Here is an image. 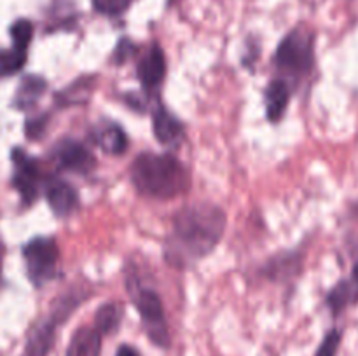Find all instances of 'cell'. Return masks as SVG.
Listing matches in <instances>:
<instances>
[{
	"instance_id": "cb8c5ba5",
	"label": "cell",
	"mask_w": 358,
	"mask_h": 356,
	"mask_svg": "<svg viewBox=\"0 0 358 356\" xmlns=\"http://www.w3.org/2000/svg\"><path fill=\"white\" fill-rule=\"evenodd\" d=\"M115 356H140V353L136 351L133 346H128V344H122L121 348L117 349V353H115Z\"/></svg>"
},
{
	"instance_id": "277c9868",
	"label": "cell",
	"mask_w": 358,
	"mask_h": 356,
	"mask_svg": "<svg viewBox=\"0 0 358 356\" xmlns=\"http://www.w3.org/2000/svg\"><path fill=\"white\" fill-rule=\"evenodd\" d=\"M275 63L283 73L301 79L315 63V35L306 27L290 30L275 51Z\"/></svg>"
},
{
	"instance_id": "9c48e42d",
	"label": "cell",
	"mask_w": 358,
	"mask_h": 356,
	"mask_svg": "<svg viewBox=\"0 0 358 356\" xmlns=\"http://www.w3.org/2000/svg\"><path fill=\"white\" fill-rule=\"evenodd\" d=\"M136 75L145 91H154L161 86L166 75V58L159 45L152 44L143 52L136 65Z\"/></svg>"
},
{
	"instance_id": "d4e9b609",
	"label": "cell",
	"mask_w": 358,
	"mask_h": 356,
	"mask_svg": "<svg viewBox=\"0 0 358 356\" xmlns=\"http://www.w3.org/2000/svg\"><path fill=\"white\" fill-rule=\"evenodd\" d=\"M2 264H3V248L0 244V278H2Z\"/></svg>"
},
{
	"instance_id": "5b68a950",
	"label": "cell",
	"mask_w": 358,
	"mask_h": 356,
	"mask_svg": "<svg viewBox=\"0 0 358 356\" xmlns=\"http://www.w3.org/2000/svg\"><path fill=\"white\" fill-rule=\"evenodd\" d=\"M27 276L35 288H42L56 278L59 262V248L55 237H31L21 250Z\"/></svg>"
},
{
	"instance_id": "4fadbf2b",
	"label": "cell",
	"mask_w": 358,
	"mask_h": 356,
	"mask_svg": "<svg viewBox=\"0 0 358 356\" xmlns=\"http://www.w3.org/2000/svg\"><path fill=\"white\" fill-rule=\"evenodd\" d=\"M45 89H48V82H45L44 77L34 75V73L24 75L17 86L16 93H14L13 107L16 110H30L38 103Z\"/></svg>"
},
{
	"instance_id": "7c38bea8",
	"label": "cell",
	"mask_w": 358,
	"mask_h": 356,
	"mask_svg": "<svg viewBox=\"0 0 358 356\" xmlns=\"http://www.w3.org/2000/svg\"><path fill=\"white\" fill-rule=\"evenodd\" d=\"M329 309L332 311V314H339L350 306H355L358 302V260L353 267L352 274L348 278L341 279L334 288L329 292L327 299Z\"/></svg>"
},
{
	"instance_id": "7a4b0ae2",
	"label": "cell",
	"mask_w": 358,
	"mask_h": 356,
	"mask_svg": "<svg viewBox=\"0 0 358 356\" xmlns=\"http://www.w3.org/2000/svg\"><path fill=\"white\" fill-rule=\"evenodd\" d=\"M129 177L140 194L154 199L178 198L191 187L189 170L171 154H140L131 163Z\"/></svg>"
},
{
	"instance_id": "484cf974",
	"label": "cell",
	"mask_w": 358,
	"mask_h": 356,
	"mask_svg": "<svg viewBox=\"0 0 358 356\" xmlns=\"http://www.w3.org/2000/svg\"><path fill=\"white\" fill-rule=\"evenodd\" d=\"M175 2H178V0H168V3H170V6H173Z\"/></svg>"
},
{
	"instance_id": "52a82bcc",
	"label": "cell",
	"mask_w": 358,
	"mask_h": 356,
	"mask_svg": "<svg viewBox=\"0 0 358 356\" xmlns=\"http://www.w3.org/2000/svg\"><path fill=\"white\" fill-rule=\"evenodd\" d=\"M51 157L56 168L77 175H87L96 166V159L86 145L73 138H62L52 147Z\"/></svg>"
},
{
	"instance_id": "7402d4cb",
	"label": "cell",
	"mask_w": 358,
	"mask_h": 356,
	"mask_svg": "<svg viewBox=\"0 0 358 356\" xmlns=\"http://www.w3.org/2000/svg\"><path fill=\"white\" fill-rule=\"evenodd\" d=\"M339 346H341V332L334 328V330L325 335L315 356H338Z\"/></svg>"
},
{
	"instance_id": "9a60e30c",
	"label": "cell",
	"mask_w": 358,
	"mask_h": 356,
	"mask_svg": "<svg viewBox=\"0 0 358 356\" xmlns=\"http://www.w3.org/2000/svg\"><path fill=\"white\" fill-rule=\"evenodd\" d=\"M101 337L96 327H80L73 332L65 356H100Z\"/></svg>"
},
{
	"instance_id": "30bf717a",
	"label": "cell",
	"mask_w": 358,
	"mask_h": 356,
	"mask_svg": "<svg viewBox=\"0 0 358 356\" xmlns=\"http://www.w3.org/2000/svg\"><path fill=\"white\" fill-rule=\"evenodd\" d=\"M45 201L49 208L58 218H66L79 208V194L70 184L63 180H48L45 181Z\"/></svg>"
},
{
	"instance_id": "ffe728a7",
	"label": "cell",
	"mask_w": 358,
	"mask_h": 356,
	"mask_svg": "<svg viewBox=\"0 0 358 356\" xmlns=\"http://www.w3.org/2000/svg\"><path fill=\"white\" fill-rule=\"evenodd\" d=\"M136 0H91L94 13L107 17H119L129 10Z\"/></svg>"
},
{
	"instance_id": "3957f363",
	"label": "cell",
	"mask_w": 358,
	"mask_h": 356,
	"mask_svg": "<svg viewBox=\"0 0 358 356\" xmlns=\"http://www.w3.org/2000/svg\"><path fill=\"white\" fill-rule=\"evenodd\" d=\"M126 288H128L129 299L140 313L143 330L149 341L161 349L170 348V330H168L166 314H164L159 295L154 290L140 285L135 276L126 278Z\"/></svg>"
},
{
	"instance_id": "5bb4252c",
	"label": "cell",
	"mask_w": 358,
	"mask_h": 356,
	"mask_svg": "<svg viewBox=\"0 0 358 356\" xmlns=\"http://www.w3.org/2000/svg\"><path fill=\"white\" fill-rule=\"evenodd\" d=\"M266 115L271 122H280L290 101V86L283 79H273L264 91Z\"/></svg>"
},
{
	"instance_id": "603a6c76",
	"label": "cell",
	"mask_w": 358,
	"mask_h": 356,
	"mask_svg": "<svg viewBox=\"0 0 358 356\" xmlns=\"http://www.w3.org/2000/svg\"><path fill=\"white\" fill-rule=\"evenodd\" d=\"M136 52V45L133 44L129 38H121L114 51V61L115 63H124L131 58Z\"/></svg>"
},
{
	"instance_id": "8fae6325",
	"label": "cell",
	"mask_w": 358,
	"mask_h": 356,
	"mask_svg": "<svg viewBox=\"0 0 358 356\" xmlns=\"http://www.w3.org/2000/svg\"><path fill=\"white\" fill-rule=\"evenodd\" d=\"M152 129L157 142L164 147H175L184 140V124L163 105L152 110Z\"/></svg>"
},
{
	"instance_id": "6da1fadb",
	"label": "cell",
	"mask_w": 358,
	"mask_h": 356,
	"mask_svg": "<svg viewBox=\"0 0 358 356\" xmlns=\"http://www.w3.org/2000/svg\"><path fill=\"white\" fill-rule=\"evenodd\" d=\"M226 213L215 205H191L175 215L164 243V258L170 265L185 269L208 257L226 230Z\"/></svg>"
},
{
	"instance_id": "2e32d148",
	"label": "cell",
	"mask_w": 358,
	"mask_h": 356,
	"mask_svg": "<svg viewBox=\"0 0 358 356\" xmlns=\"http://www.w3.org/2000/svg\"><path fill=\"white\" fill-rule=\"evenodd\" d=\"M96 143L105 154L110 156H121L128 149V136L122 131V128L115 122L105 124L103 128L98 129Z\"/></svg>"
},
{
	"instance_id": "ba28073f",
	"label": "cell",
	"mask_w": 358,
	"mask_h": 356,
	"mask_svg": "<svg viewBox=\"0 0 358 356\" xmlns=\"http://www.w3.org/2000/svg\"><path fill=\"white\" fill-rule=\"evenodd\" d=\"M62 325V321L49 313L44 320L37 321L28 332L27 342L21 356H49L56 339V328Z\"/></svg>"
},
{
	"instance_id": "e0dca14e",
	"label": "cell",
	"mask_w": 358,
	"mask_h": 356,
	"mask_svg": "<svg viewBox=\"0 0 358 356\" xmlns=\"http://www.w3.org/2000/svg\"><path fill=\"white\" fill-rule=\"evenodd\" d=\"M124 318V307L121 302H105L94 314V327L101 335H110L119 330Z\"/></svg>"
},
{
	"instance_id": "44dd1931",
	"label": "cell",
	"mask_w": 358,
	"mask_h": 356,
	"mask_svg": "<svg viewBox=\"0 0 358 356\" xmlns=\"http://www.w3.org/2000/svg\"><path fill=\"white\" fill-rule=\"evenodd\" d=\"M49 115L48 114H38L34 117H28L24 122V135L28 140H41L44 136L45 128H48Z\"/></svg>"
},
{
	"instance_id": "ac0fdd59",
	"label": "cell",
	"mask_w": 358,
	"mask_h": 356,
	"mask_svg": "<svg viewBox=\"0 0 358 356\" xmlns=\"http://www.w3.org/2000/svg\"><path fill=\"white\" fill-rule=\"evenodd\" d=\"M28 59V51L10 45L9 49H0V79L16 75L21 72Z\"/></svg>"
},
{
	"instance_id": "d6986e66",
	"label": "cell",
	"mask_w": 358,
	"mask_h": 356,
	"mask_svg": "<svg viewBox=\"0 0 358 356\" xmlns=\"http://www.w3.org/2000/svg\"><path fill=\"white\" fill-rule=\"evenodd\" d=\"M34 23L30 20H27V17H20V20L14 21L9 28V35L14 47L28 51V47L31 44V38H34Z\"/></svg>"
},
{
	"instance_id": "8992f818",
	"label": "cell",
	"mask_w": 358,
	"mask_h": 356,
	"mask_svg": "<svg viewBox=\"0 0 358 356\" xmlns=\"http://www.w3.org/2000/svg\"><path fill=\"white\" fill-rule=\"evenodd\" d=\"M13 161V187L16 188L17 195L23 206H31L38 199L42 184V170L41 164L35 157L24 152L20 147H14L10 152Z\"/></svg>"
}]
</instances>
